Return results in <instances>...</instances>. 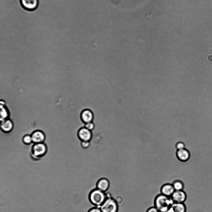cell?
<instances>
[{"mask_svg":"<svg viewBox=\"0 0 212 212\" xmlns=\"http://www.w3.org/2000/svg\"><path fill=\"white\" fill-rule=\"evenodd\" d=\"M78 136L81 141H89L92 138V134L91 131L84 127L79 130Z\"/></svg>","mask_w":212,"mask_h":212,"instance_id":"obj_5","label":"cell"},{"mask_svg":"<svg viewBox=\"0 0 212 212\" xmlns=\"http://www.w3.org/2000/svg\"><path fill=\"white\" fill-rule=\"evenodd\" d=\"M94 125L92 122L85 123V127L91 131L94 129Z\"/></svg>","mask_w":212,"mask_h":212,"instance_id":"obj_18","label":"cell"},{"mask_svg":"<svg viewBox=\"0 0 212 212\" xmlns=\"http://www.w3.org/2000/svg\"><path fill=\"white\" fill-rule=\"evenodd\" d=\"M178 159L180 161L186 162L187 161L190 157V154L189 151L185 148L178 150L176 152Z\"/></svg>","mask_w":212,"mask_h":212,"instance_id":"obj_10","label":"cell"},{"mask_svg":"<svg viewBox=\"0 0 212 212\" xmlns=\"http://www.w3.org/2000/svg\"><path fill=\"white\" fill-rule=\"evenodd\" d=\"M174 203L171 197L161 194L158 195L154 201V206L160 212H164L169 210Z\"/></svg>","mask_w":212,"mask_h":212,"instance_id":"obj_1","label":"cell"},{"mask_svg":"<svg viewBox=\"0 0 212 212\" xmlns=\"http://www.w3.org/2000/svg\"><path fill=\"white\" fill-rule=\"evenodd\" d=\"M146 212H160L159 210L154 206L149 208Z\"/></svg>","mask_w":212,"mask_h":212,"instance_id":"obj_22","label":"cell"},{"mask_svg":"<svg viewBox=\"0 0 212 212\" xmlns=\"http://www.w3.org/2000/svg\"><path fill=\"white\" fill-rule=\"evenodd\" d=\"M93 118V113L89 109H84L81 112V119L82 121L85 124L92 122Z\"/></svg>","mask_w":212,"mask_h":212,"instance_id":"obj_7","label":"cell"},{"mask_svg":"<svg viewBox=\"0 0 212 212\" xmlns=\"http://www.w3.org/2000/svg\"><path fill=\"white\" fill-rule=\"evenodd\" d=\"M176 148L178 150H180L185 148V145L182 142H179L176 145Z\"/></svg>","mask_w":212,"mask_h":212,"instance_id":"obj_21","label":"cell"},{"mask_svg":"<svg viewBox=\"0 0 212 212\" xmlns=\"http://www.w3.org/2000/svg\"><path fill=\"white\" fill-rule=\"evenodd\" d=\"M175 191L172 184L170 183L164 184L160 188L161 194L169 197H171Z\"/></svg>","mask_w":212,"mask_h":212,"instance_id":"obj_11","label":"cell"},{"mask_svg":"<svg viewBox=\"0 0 212 212\" xmlns=\"http://www.w3.org/2000/svg\"><path fill=\"white\" fill-rule=\"evenodd\" d=\"M170 212H186L187 208L184 203L174 202L170 208Z\"/></svg>","mask_w":212,"mask_h":212,"instance_id":"obj_13","label":"cell"},{"mask_svg":"<svg viewBox=\"0 0 212 212\" xmlns=\"http://www.w3.org/2000/svg\"><path fill=\"white\" fill-rule=\"evenodd\" d=\"M100 208L102 212H118V204L115 199L107 196Z\"/></svg>","mask_w":212,"mask_h":212,"instance_id":"obj_3","label":"cell"},{"mask_svg":"<svg viewBox=\"0 0 212 212\" xmlns=\"http://www.w3.org/2000/svg\"><path fill=\"white\" fill-rule=\"evenodd\" d=\"M32 152L36 157L42 156L44 155L47 151L46 145L42 143H36L32 148Z\"/></svg>","mask_w":212,"mask_h":212,"instance_id":"obj_6","label":"cell"},{"mask_svg":"<svg viewBox=\"0 0 212 212\" xmlns=\"http://www.w3.org/2000/svg\"><path fill=\"white\" fill-rule=\"evenodd\" d=\"M110 186V182L108 179L105 178H101L97 182L96 188L105 192L109 189Z\"/></svg>","mask_w":212,"mask_h":212,"instance_id":"obj_8","label":"cell"},{"mask_svg":"<svg viewBox=\"0 0 212 212\" xmlns=\"http://www.w3.org/2000/svg\"><path fill=\"white\" fill-rule=\"evenodd\" d=\"M169 209V210H167V211H166L164 212H170Z\"/></svg>","mask_w":212,"mask_h":212,"instance_id":"obj_23","label":"cell"},{"mask_svg":"<svg viewBox=\"0 0 212 212\" xmlns=\"http://www.w3.org/2000/svg\"><path fill=\"white\" fill-rule=\"evenodd\" d=\"M31 136L32 142L35 143H42L45 138V136L43 133L39 131L34 132Z\"/></svg>","mask_w":212,"mask_h":212,"instance_id":"obj_12","label":"cell"},{"mask_svg":"<svg viewBox=\"0 0 212 212\" xmlns=\"http://www.w3.org/2000/svg\"><path fill=\"white\" fill-rule=\"evenodd\" d=\"M90 145V143L89 141H82L81 143V145L82 147L84 149L88 148Z\"/></svg>","mask_w":212,"mask_h":212,"instance_id":"obj_19","label":"cell"},{"mask_svg":"<svg viewBox=\"0 0 212 212\" xmlns=\"http://www.w3.org/2000/svg\"><path fill=\"white\" fill-rule=\"evenodd\" d=\"M87 212H102L100 208L97 207H93L88 210Z\"/></svg>","mask_w":212,"mask_h":212,"instance_id":"obj_20","label":"cell"},{"mask_svg":"<svg viewBox=\"0 0 212 212\" xmlns=\"http://www.w3.org/2000/svg\"><path fill=\"white\" fill-rule=\"evenodd\" d=\"M4 104L3 101H1V119L2 121L4 120L7 116V110Z\"/></svg>","mask_w":212,"mask_h":212,"instance_id":"obj_15","label":"cell"},{"mask_svg":"<svg viewBox=\"0 0 212 212\" xmlns=\"http://www.w3.org/2000/svg\"><path fill=\"white\" fill-rule=\"evenodd\" d=\"M23 141L26 144H30L32 141L31 136H25L23 138Z\"/></svg>","mask_w":212,"mask_h":212,"instance_id":"obj_17","label":"cell"},{"mask_svg":"<svg viewBox=\"0 0 212 212\" xmlns=\"http://www.w3.org/2000/svg\"><path fill=\"white\" fill-rule=\"evenodd\" d=\"M2 130L5 132H9L13 128L12 122L9 120H4L2 121L1 126Z\"/></svg>","mask_w":212,"mask_h":212,"instance_id":"obj_14","label":"cell"},{"mask_svg":"<svg viewBox=\"0 0 212 212\" xmlns=\"http://www.w3.org/2000/svg\"><path fill=\"white\" fill-rule=\"evenodd\" d=\"M175 191L183 190L184 185L181 181L177 180L174 181L172 184Z\"/></svg>","mask_w":212,"mask_h":212,"instance_id":"obj_16","label":"cell"},{"mask_svg":"<svg viewBox=\"0 0 212 212\" xmlns=\"http://www.w3.org/2000/svg\"><path fill=\"white\" fill-rule=\"evenodd\" d=\"M171 197L174 202L184 203L187 198V195L183 191H175Z\"/></svg>","mask_w":212,"mask_h":212,"instance_id":"obj_4","label":"cell"},{"mask_svg":"<svg viewBox=\"0 0 212 212\" xmlns=\"http://www.w3.org/2000/svg\"><path fill=\"white\" fill-rule=\"evenodd\" d=\"M105 193L96 188L92 190L88 195V199L91 204L100 206L107 197Z\"/></svg>","mask_w":212,"mask_h":212,"instance_id":"obj_2","label":"cell"},{"mask_svg":"<svg viewBox=\"0 0 212 212\" xmlns=\"http://www.w3.org/2000/svg\"><path fill=\"white\" fill-rule=\"evenodd\" d=\"M20 2L24 8L29 10L36 9L38 5V0H20Z\"/></svg>","mask_w":212,"mask_h":212,"instance_id":"obj_9","label":"cell"}]
</instances>
